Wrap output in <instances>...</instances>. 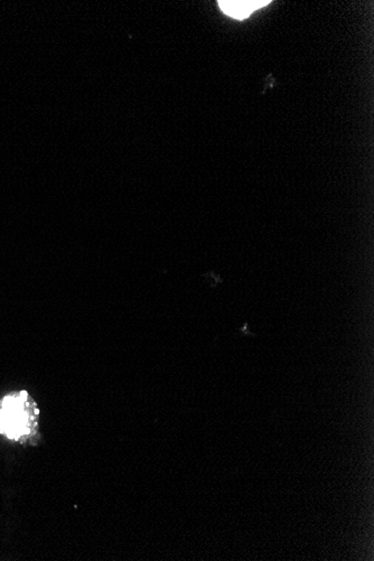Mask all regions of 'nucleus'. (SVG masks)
Here are the masks:
<instances>
[{
	"label": "nucleus",
	"mask_w": 374,
	"mask_h": 561,
	"mask_svg": "<svg viewBox=\"0 0 374 561\" xmlns=\"http://www.w3.org/2000/svg\"><path fill=\"white\" fill-rule=\"evenodd\" d=\"M270 1L268 0H234V1H219L221 9H222L226 15L233 17L236 19H244L250 16V13H253L255 9H261L263 6L268 5Z\"/></svg>",
	"instance_id": "2"
},
{
	"label": "nucleus",
	"mask_w": 374,
	"mask_h": 561,
	"mask_svg": "<svg viewBox=\"0 0 374 561\" xmlns=\"http://www.w3.org/2000/svg\"><path fill=\"white\" fill-rule=\"evenodd\" d=\"M40 410L25 390L13 392L0 402V434L16 442H26L38 431Z\"/></svg>",
	"instance_id": "1"
},
{
	"label": "nucleus",
	"mask_w": 374,
	"mask_h": 561,
	"mask_svg": "<svg viewBox=\"0 0 374 561\" xmlns=\"http://www.w3.org/2000/svg\"><path fill=\"white\" fill-rule=\"evenodd\" d=\"M238 333L241 334V335L255 336V333L249 330V324H248V322L244 323L243 326H241V328L238 330Z\"/></svg>",
	"instance_id": "3"
}]
</instances>
